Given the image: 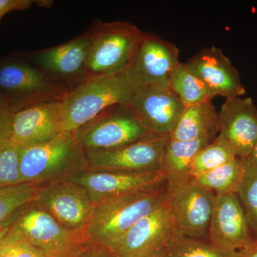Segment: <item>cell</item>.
I'll use <instances>...</instances> for the list:
<instances>
[{
  "instance_id": "6da1fadb",
  "label": "cell",
  "mask_w": 257,
  "mask_h": 257,
  "mask_svg": "<svg viewBox=\"0 0 257 257\" xmlns=\"http://www.w3.org/2000/svg\"><path fill=\"white\" fill-rule=\"evenodd\" d=\"M140 87L130 68L87 79L60 101V134L72 135L111 106L128 105Z\"/></svg>"
},
{
  "instance_id": "7a4b0ae2",
  "label": "cell",
  "mask_w": 257,
  "mask_h": 257,
  "mask_svg": "<svg viewBox=\"0 0 257 257\" xmlns=\"http://www.w3.org/2000/svg\"><path fill=\"white\" fill-rule=\"evenodd\" d=\"M167 199V183L110 198L95 204L85 230L86 239L116 252L128 231Z\"/></svg>"
},
{
  "instance_id": "3957f363",
  "label": "cell",
  "mask_w": 257,
  "mask_h": 257,
  "mask_svg": "<svg viewBox=\"0 0 257 257\" xmlns=\"http://www.w3.org/2000/svg\"><path fill=\"white\" fill-rule=\"evenodd\" d=\"M88 170L87 155L69 134H60L47 143L20 149L22 182L39 187L70 180Z\"/></svg>"
},
{
  "instance_id": "277c9868",
  "label": "cell",
  "mask_w": 257,
  "mask_h": 257,
  "mask_svg": "<svg viewBox=\"0 0 257 257\" xmlns=\"http://www.w3.org/2000/svg\"><path fill=\"white\" fill-rule=\"evenodd\" d=\"M67 93L65 88L16 54L0 58V101L12 112L38 103L60 101Z\"/></svg>"
},
{
  "instance_id": "5b68a950",
  "label": "cell",
  "mask_w": 257,
  "mask_h": 257,
  "mask_svg": "<svg viewBox=\"0 0 257 257\" xmlns=\"http://www.w3.org/2000/svg\"><path fill=\"white\" fill-rule=\"evenodd\" d=\"M92 45L86 67L89 78L117 73L128 68L143 32L128 22L97 20L90 27Z\"/></svg>"
},
{
  "instance_id": "8992f818",
  "label": "cell",
  "mask_w": 257,
  "mask_h": 257,
  "mask_svg": "<svg viewBox=\"0 0 257 257\" xmlns=\"http://www.w3.org/2000/svg\"><path fill=\"white\" fill-rule=\"evenodd\" d=\"M150 135L124 104L104 109L72 134L86 155L117 150Z\"/></svg>"
},
{
  "instance_id": "52a82bcc",
  "label": "cell",
  "mask_w": 257,
  "mask_h": 257,
  "mask_svg": "<svg viewBox=\"0 0 257 257\" xmlns=\"http://www.w3.org/2000/svg\"><path fill=\"white\" fill-rule=\"evenodd\" d=\"M8 236L30 243L47 257L74 256L87 241L84 234L66 229L33 201L15 217Z\"/></svg>"
},
{
  "instance_id": "ba28073f",
  "label": "cell",
  "mask_w": 257,
  "mask_h": 257,
  "mask_svg": "<svg viewBox=\"0 0 257 257\" xmlns=\"http://www.w3.org/2000/svg\"><path fill=\"white\" fill-rule=\"evenodd\" d=\"M92 30L57 46L16 55L36 67L68 93L89 79L86 61L92 45Z\"/></svg>"
},
{
  "instance_id": "9c48e42d",
  "label": "cell",
  "mask_w": 257,
  "mask_h": 257,
  "mask_svg": "<svg viewBox=\"0 0 257 257\" xmlns=\"http://www.w3.org/2000/svg\"><path fill=\"white\" fill-rule=\"evenodd\" d=\"M215 194L194 179L180 185H167V203L177 234L209 239Z\"/></svg>"
},
{
  "instance_id": "30bf717a",
  "label": "cell",
  "mask_w": 257,
  "mask_h": 257,
  "mask_svg": "<svg viewBox=\"0 0 257 257\" xmlns=\"http://www.w3.org/2000/svg\"><path fill=\"white\" fill-rule=\"evenodd\" d=\"M33 202L66 229L84 236L95 207L87 191L70 180L39 186Z\"/></svg>"
},
{
  "instance_id": "8fae6325",
  "label": "cell",
  "mask_w": 257,
  "mask_h": 257,
  "mask_svg": "<svg viewBox=\"0 0 257 257\" xmlns=\"http://www.w3.org/2000/svg\"><path fill=\"white\" fill-rule=\"evenodd\" d=\"M169 138L170 136L150 135L117 150L87 154L88 170L162 173V159Z\"/></svg>"
},
{
  "instance_id": "7c38bea8",
  "label": "cell",
  "mask_w": 257,
  "mask_h": 257,
  "mask_svg": "<svg viewBox=\"0 0 257 257\" xmlns=\"http://www.w3.org/2000/svg\"><path fill=\"white\" fill-rule=\"evenodd\" d=\"M177 234L175 219L166 202L138 221L116 251L118 257H164Z\"/></svg>"
},
{
  "instance_id": "4fadbf2b",
  "label": "cell",
  "mask_w": 257,
  "mask_h": 257,
  "mask_svg": "<svg viewBox=\"0 0 257 257\" xmlns=\"http://www.w3.org/2000/svg\"><path fill=\"white\" fill-rule=\"evenodd\" d=\"M151 135L170 136L184 107L171 87L145 86L137 91L127 105Z\"/></svg>"
},
{
  "instance_id": "5bb4252c",
  "label": "cell",
  "mask_w": 257,
  "mask_h": 257,
  "mask_svg": "<svg viewBox=\"0 0 257 257\" xmlns=\"http://www.w3.org/2000/svg\"><path fill=\"white\" fill-rule=\"evenodd\" d=\"M179 49L172 42L143 32L130 68L140 87H170L172 74L179 65Z\"/></svg>"
},
{
  "instance_id": "9a60e30c",
  "label": "cell",
  "mask_w": 257,
  "mask_h": 257,
  "mask_svg": "<svg viewBox=\"0 0 257 257\" xmlns=\"http://www.w3.org/2000/svg\"><path fill=\"white\" fill-rule=\"evenodd\" d=\"M209 239L231 251H241L256 242L236 193L215 195Z\"/></svg>"
},
{
  "instance_id": "2e32d148",
  "label": "cell",
  "mask_w": 257,
  "mask_h": 257,
  "mask_svg": "<svg viewBox=\"0 0 257 257\" xmlns=\"http://www.w3.org/2000/svg\"><path fill=\"white\" fill-rule=\"evenodd\" d=\"M60 101L38 103L13 113L9 138L20 147L41 145L60 135Z\"/></svg>"
},
{
  "instance_id": "e0dca14e",
  "label": "cell",
  "mask_w": 257,
  "mask_h": 257,
  "mask_svg": "<svg viewBox=\"0 0 257 257\" xmlns=\"http://www.w3.org/2000/svg\"><path fill=\"white\" fill-rule=\"evenodd\" d=\"M70 181L87 191L93 204L167 183L162 173L138 174L86 171Z\"/></svg>"
},
{
  "instance_id": "ac0fdd59",
  "label": "cell",
  "mask_w": 257,
  "mask_h": 257,
  "mask_svg": "<svg viewBox=\"0 0 257 257\" xmlns=\"http://www.w3.org/2000/svg\"><path fill=\"white\" fill-rule=\"evenodd\" d=\"M185 64L216 96L228 99L246 93L239 71L218 47H204Z\"/></svg>"
},
{
  "instance_id": "d6986e66",
  "label": "cell",
  "mask_w": 257,
  "mask_h": 257,
  "mask_svg": "<svg viewBox=\"0 0 257 257\" xmlns=\"http://www.w3.org/2000/svg\"><path fill=\"white\" fill-rule=\"evenodd\" d=\"M219 114V134L241 159L246 158L257 142V107L250 97L228 98Z\"/></svg>"
},
{
  "instance_id": "ffe728a7",
  "label": "cell",
  "mask_w": 257,
  "mask_h": 257,
  "mask_svg": "<svg viewBox=\"0 0 257 257\" xmlns=\"http://www.w3.org/2000/svg\"><path fill=\"white\" fill-rule=\"evenodd\" d=\"M219 134V114L211 101L185 106L170 138L177 141L208 140Z\"/></svg>"
},
{
  "instance_id": "44dd1931",
  "label": "cell",
  "mask_w": 257,
  "mask_h": 257,
  "mask_svg": "<svg viewBox=\"0 0 257 257\" xmlns=\"http://www.w3.org/2000/svg\"><path fill=\"white\" fill-rule=\"evenodd\" d=\"M211 142L208 140L177 141L169 138L162 167V173L167 185H180L192 180L194 159L203 147Z\"/></svg>"
},
{
  "instance_id": "7402d4cb",
  "label": "cell",
  "mask_w": 257,
  "mask_h": 257,
  "mask_svg": "<svg viewBox=\"0 0 257 257\" xmlns=\"http://www.w3.org/2000/svg\"><path fill=\"white\" fill-rule=\"evenodd\" d=\"M170 87L184 106L211 101L216 96L207 84L182 62L172 74Z\"/></svg>"
},
{
  "instance_id": "603a6c76",
  "label": "cell",
  "mask_w": 257,
  "mask_h": 257,
  "mask_svg": "<svg viewBox=\"0 0 257 257\" xmlns=\"http://www.w3.org/2000/svg\"><path fill=\"white\" fill-rule=\"evenodd\" d=\"M244 173L242 160L237 157L193 179L202 187L211 191L215 195H225L238 192Z\"/></svg>"
},
{
  "instance_id": "cb8c5ba5",
  "label": "cell",
  "mask_w": 257,
  "mask_h": 257,
  "mask_svg": "<svg viewBox=\"0 0 257 257\" xmlns=\"http://www.w3.org/2000/svg\"><path fill=\"white\" fill-rule=\"evenodd\" d=\"M37 187L23 182L0 189V229L9 228L19 213L33 201Z\"/></svg>"
},
{
  "instance_id": "d4e9b609",
  "label": "cell",
  "mask_w": 257,
  "mask_h": 257,
  "mask_svg": "<svg viewBox=\"0 0 257 257\" xmlns=\"http://www.w3.org/2000/svg\"><path fill=\"white\" fill-rule=\"evenodd\" d=\"M236 157L237 155L232 145L219 135L197 154L193 162L192 178L207 173Z\"/></svg>"
},
{
  "instance_id": "484cf974",
  "label": "cell",
  "mask_w": 257,
  "mask_h": 257,
  "mask_svg": "<svg viewBox=\"0 0 257 257\" xmlns=\"http://www.w3.org/2000/svg\"><path fill=\"white\" fill-rule=\"evenodd\" d=\"M238 251H228L210 240L177 234L164 257H237Z\"/></svg>"
},
{
  "instance_id": "4316f807",
  "label": "cell",
  "mask_w": 257,
  "mask_h": 257,
  "mask_svg": "<svg viewBox=\"0 0 257 257\" xmlns=\"http://www.w3.org/2000/svg\"><path fill=\"white\" fill-rule=\"evenodd\" d=\"M20 149L9 138L0 140V189L23 183L20 172Z\"/></svg>"
},
{
  "instance_id": "83f0119b",
  "label": "cell",
  "mask_w": 257,
  "mask_h": 257,
  "mask_svg": "<svg viewBox=\"0 0 257 257\" xmlns=\"http://www.w3.org/2000/svg\"><path fill=\"white\" fill-rule=\"evenodd\" d=\"M236 194L257 241V170L245 169L242 182Z\"/></svg>"
},
{
  "instance_id": "f1b7e54d",
  "label": "cell",
  "mask_w": 257,
  "mask_h": 257,
  "mask_svg": "<svg viewBox=\"0 0 257 257\" xmlns=\"http://www.w3.org/2000/svg\"><path fill=\"white\" fill-rule=\"evenodd\" d=\"M0 257H47L45 253L23 240L13 239L7 235L0 243Z\"/></svg>"
},
{
  "instance_id": "f546056e",
  "label": "cell",
  "mask_w": 257,
  "mask_h": 257,
  "mask_svg": "<svg viewBox=\"0 0 257 257\" xmlns=\"http://www.w3.org/2000/svg\"><path fill=\"white\" fill-rule=\"evenodd\" d=\"M74 257H118L114 251L98 243L85 241L82 243Z\"/></svg>"
},
{
  "instance_id": "4dcf8cb0",
  "label": "cell",
  "mask_w": 257,
  "mask_h": 257,
  "mask_svg": "<svg viewBox=\"0 0 257 257\" xmlns=\"http://www.w3.org/2000/svg\"><path fill=\"white\" fill-rule=\"evenodd\" d=\"M35 4L34 0H0V21L11 12L25 11Z\"/></svg>"
},
{
  "instance_id": "1f68e13d",
  "label": "cell",
  "mask_w": 257,
  "mask_h": 257,
  "mask_svg": "<svg viewBox=\"0 0 257 257\" xmlns=\"http://www.w3.org/2000/svg\"><path fill=\"white\" fill-rule=\"evenodd\" d=\"M13 114L7 104L0 101V140L9 138Z\"/></svg>"
},
{
  "instance_id": "d6a6232c",
  "label": "cell",
  "mask_w": 257,
  "mask_h": 257,
  "mask_svg": "<svg viewBox=\"0 0 257 257\" xmlns=\"http://www.w3.org/2000/svg\"><path fill=\"white\" fill-rule=\"evenodd\" d=\"M245 169L257 170V142L253 147L252 150L244 159H241Z\"/></svg>"
},
{
  "instance_id": "836d02e7",
  "label": "cell",
  "mask_w": 257,
  "mask_h": 257,
  "mask_svg": "<svg viewBox=\"0 0 257 257\" xmlns=\"http://www.w3.org/2000/svg\"><path fill=\"white\" fill-rule=\"evenodd\" d=\"M237 257H257V241L251 246L238 251Z\"/></svg>"
},
{
  "instance_id": "e575fe53",
  "label": "cell",
  "mask_w": 257,
  "mask_h": 257,
  "mask_svg": "<svg viewBox=\"0 0 257 257\" xmlns=\"http://www.w3.org/2000/svg\"><path fill=\"white\" fill-rule=\"evenodd\" d=\"M35 4L38 6L44 8H50L54 4V1H49V0H38L35 1Z\"/></svg>"
},
{
  "instance_id": "d590c367",
  "label": "cell",
  "mask_w": 257,
  "mask_h": 257,
  "mask_svg": "<svg viewBox=\"0 0 257 257\" xmlns=\"http://www.w3.org/2000/svg\"><path fill=\"white\" fill-rule=\"evenodd\" d=\"M9 232V228H6V229H0V243L4 241L5 238H6L7 235Z\"/></svg>"
},
{
  "instance_id": "8d00e7d4",
  "label": "cell",
  "mask_w": 257,
  "mask_h": 257,
  "mask_svg": "<svg viewBox=\"0 0 257 257\" xmlns=\"http://www.w3.org/2000/svg\"><path fill=\"white\" fill-rule=\"evenodd\" d=\"M57 257H74V256H57Z\"/></svg>"
}]
</instances>
